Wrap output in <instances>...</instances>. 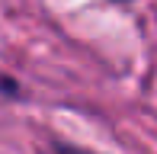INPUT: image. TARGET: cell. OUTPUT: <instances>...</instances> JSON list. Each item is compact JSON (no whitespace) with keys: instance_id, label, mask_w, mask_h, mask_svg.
Returning a JSON list of instances; mask_svg holds the SVG:
<instances>
[{"instance_id":"1","label":"cell","mask_w":157,"mask_h":154,"mask_svg":"<svg viewBox=\"0 0 157 154\" xmlns=\"http://www.w3.org/2000/svg\"><path fill=\"white\" fill-rule=\"evenodd\" d=\"M61 154H90V151H80V148H64Z\"/></svg>"}]
</instances>
